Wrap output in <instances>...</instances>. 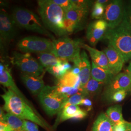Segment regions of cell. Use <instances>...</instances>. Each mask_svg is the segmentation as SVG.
Masks as SVG:
<instances>
[{"instance_id": "cell-1", "label": "cell", "mask_w": 131, "mask_h": 131, "mask_svg": "<svg viewBox=\"0 0 131 131\" xmlns=\"http://www.w3.org/2000/svg\"><path fill=\"white\" fill-rule=\"evenodd\" d=\"M4 101V109L23 120H26L50 130V127L31 104L27 103L10 89L5 90L2 96Z\"/></svg>"}, {"instance_id": "cell-2", "label": "cell", "mask_w": 131, "mask_h": 131, "mask_svg": "<svg viewBox=\"0 0 131 131\" xmlns=\"http://www.w3.org/2000/svg\"><path fill=\"white\" fill-rule=\"evenodd\" d=\"M38 12L47 29L60 38L68 34L65 25V12L52 0L38 1Z\"/></svg>"}, {"instance_id": "cell-3", "label": "cell", "mask_w": 131, "mask_h": 131, "mask_svg": "<svg viewBox=\"0 0 131 131\" xmlns=\"http://www.w3.org/2000/svg\"><path fill=\"white\" fill-rule=\"evenodd\" d=\"M104 38L117 50L126 62L131 58V28L122 22L116 28L108 29Z\"/></svg>"}, {"instance_id": "cell-4", "label": "cell", "mask_w": 131, "mask_h": 131, "mask_svg": "<svg viewBox=\"0 0 131 131\" xmlns=\"http://www.w3.org/2000/svg\"><path fill=\"white\" fill-rule=\"evenodd\" d=\"M11 15L17 26L48 37L52 40L55 39L42 23L41 19L33 11L23 7H16Z\"/></svg>"}, {"instance_id": "cell-5", "label": "cell", "mask_w": 131, "mask_h": 131, "mask_svg": "<svg viewBox=\"0 0 131 131\" xmlns=\"http://www.w3.org/2000/svg\"><path fill=\"white\" fill-rule=\"evenodd\" d=\"M43 109L48 115L52 116L59 113L69 98L59 91L57 86L46 85L38 95Z\"/></svg>"}, {"instance_id": "cell-6", "label": "cell", "mask_w": 131, "mask_h": 131, "mask_svg": "<svg viewBox=\"0 0 131 131\" xmlns=\"http://www.w3.org/2000/svg\"><path fill=\"white\" fill-rule=\"evenodd\" d=\"M52 41V53L63 61L72 62L79 59L81 56L80 48L82 41L80 39H72L63 36Z\"/></svg>"}, {"instance_id": "cell-7", "label": "cell", "mask_w": 131, "mask_h": 131, "mask_svg": "<svg viewBox=\"0 0 131 131\" xmlns=\"http://www.w3.org/2000/svg\"><path fill=\"white\" fill-rule=\"evenodd\" d=\"M10 59L12 64L18 67L24 74L41 76L46 71L39 62L29 53L13 52Z\"/></svg>"}, {"instance_id": "cell-8", "label": "cell", "mask_w": 131, "mask_h": 131, "mask_svg": "<svg viewBox=\"0 0 131 131\" xmlns=\"http://www.w3.org/2000/svg\"><path fill=\"white\" fill-rule=\"evenodd\" d=\"M17 47L20 51L29 53H52L53 50L52 40L36 36H29L21 39L17 43Z\"/></svg>"}, {"instance_id": "cell-9", "label": "cell", "mask_w": 131, "mask_h": 131, "mask_svg": "<svg viewBox=\"0 0 131 131\" xmlns=\"http://www.w3.org/2000/svg\"><path fill=\"white\" fill-rule=\"evenodd\" d=\"M125 7L122 1H109L105 6L103 17V19L107 24L108 29L116 28L122 24L124 19Z\"/></svg>"}, {"instance_id": "cell-10", "label": "cell", "mask_w": 131, "mask_h": 131, "mask_svg": "<svg viewBox=\"0 0 131 131\" xmlns=\"http://www.w3.org/2000/svg\"><path fill=\"white\" fill-rule=\"evenodd\" d=\"M89 9L74 7L66 12L64 23L68 34L82 28L85 23Z\"/></svg>"}, {"instance_id": "cell-11", "label": "cell", "mask_w": 131, "mask_h": 131, "mask_svg": "<svg viewBox=\"0 0 131 131\" xmlns=\"http://www.w3.org/2000/svg\"><path fill=\"white\" fill-rule=\"evenodd\" d=\"M131 89V76L127 72H121L115 75L106 84L103 94L104 99L109 101L113 94L120 90L129 91Z\"/></svg>"}, {"instance_id": "cell-12", "label": "cell", "mask_w": 131, "mask_h": 131, "mask_svg": "<svg viewBox=\"0 0 131 131\" xmlns=\"http://www.w3.org/2000/svg\"><path fill=\"white\" fill-rule=\"evenodd\" d=\"M17 25L12 15H9L4 9H1L0 12V38L1 42L6 43L14 38Z\"/></svg>"}, {"instance_id": "cell-13", "label": "cell", "mask_w": 131, "mask_h": 131, "mask_svg": "<svg viewBox=\"0 0 131 131\" xmlns=\"http://www.w3.org/2000/svg\"><path fill=\"white\" fill-rule=\"evenodd\" d=\"M108 29L107 23L103 19H98L91 23L88 26L86 37L90 45L95 46L104 38Z\"/></svg>"}, {"instance_id": "cell-14", "label": "cell", "mask_w": 131, "mask_h": 131, "mask_svg": "<svg viewBox=\"0 0 131 131\" xmlns=\"http://www.w3.org/2000/svg\"><path fill=\"white\" fill-rule=\"evenodd\" d=\"M103 52L107 57L109 68L111 72L115 76L121 73L125 63L122 55L109 44Z\"/></svg>"}, {"instance_id": "cell-15", "label": "cell", "mask_w": 131, "mask_h": 131, "mask_svg": "<svg viewBox=\"0 0 131 131\" xmlns=\"http://www.w3.org/2000/svg\"><path fill=\"white\" fill-rule=\"evenodd\" d=\"M0 83L4 86L10 89L27 103L31 104L16 85L9 69L2 63L0 64Z\"/></svg>"}, {"instance_id": "cell-16", "label": "cell", "mask_w": 131, "mask_h": 131, "mask_svg": "<svg viewBox=\"0 0 131 131\" xmlns=\"http://www.w3.org/2000/svg\"><path fill=\"white\" fill-rule=\"evenodd\" d=\"M43 76H36L22 73L20 78L24 85L31 93L38 96L46 86L43 79Z\"/></svg>"}, {"instance_id": "cell-17", "label": "cell", "mask_w": 131, "mask_h": 131, "mask_svg": "<svg viewBox=\"0 0 131 131\" xmlns=\"http://www.w3.org/2000/svg\"><path fill=\"white\" fill-rule=\"evenodd\" d=\"M82 48H83L89 52L92 62L95 64L105 70L111 72L109 68L107 57L104 52L99 51L83 43L82 44Z\"/></svg>"}, {"instance_id": "cell-18", "label": "cell", "mask_w": 131, "mask_h": 131, "mask_svg": "<svg viewBox=\"0 0 131 131\" xmlns=\"http://www.w3.org/2000/svg\"><path fill=\"white\" fill-rule=\"evenodd\" d=\"M79 77L81 81V89L83 88L91 79V66L89 58L85 51L81 52Z\"/></svg>"}, {"instance_id": "cell-19", "label": "cell", "mask_w": 131, "mask_h": 131, "mask_svg": "<svg viewBox=\"0 0 131 131\" xmlns=\"http://www.w3.org/2000/svg\"><path fill=\"white\" fill-rule=\"evenodd\" d=\"M59 120L61 122L70 119H82L87 116V112L82 109L78 105H70L65 106L59 113Z\"/></svg>"}, {"instance_id": "cell-20", "label": "cell", "mask_w": 131, "mask_h": 131, "mask_svg": "<svg viewBox=\"0 0 131 131\" xmlns=\"http://www.w3.org/2000/svg\"><path fill=\"white\" fill-rule=\"evenodd\" d=\"M115 124L105 113H102L94 122L92 131H115Z\"/></svg>"}, {"instance_id": "cell-21", "label": "cell", "mask_w": 131, "mask_h": 131, "mask_svg": "<svg viewBox=\"0 0 131 131\" xmlns=\"http://www.w3.org/2000/svg\"><path fill=\"white\" fill-rule=\"evenodd\" d=\"M114 76L111 72L100 68L92 62L91 77L92 79L106 84Z\"/></svg>"}, {"instance_id": "cell-22", "label": "cell", "mask_w": 131, "mask_h": 131, "mask_svg": "<svg viewBox=\"0 0 131 131\" xmlns=\"http://www.w3.org/2000/svg\"><path fill=\"white\" fill-rule=\"evenodd\" d=\"M57 86L81 89V81L78 75L74 74L70 70L61 79L57 80Z\"/></svg>"}, {"instance_id": "cell-23", "label": "cell", "mask_w": 131, "mask_h": 131, "mask_svg": "<svg viewBox=\"0 0 131 131\" xmlns=\"http://www.w3.org/2000/svg\"><path fill=\"white\" fill-rule=\"evenodd\" d=\"M38 54V61L45 69V70L60 64L63 61L51 52H45Z\"/></svg>"}, {"instance_id": "cell-24", "label": "cell", "mask_w": 131, "mask_h": 131, "mask_svg": "<svg viewBox=\"0 0 131 131\" xmlns=\"http://www.w3.org/2000/svg\"><path fill=\"white\" fill-rule=\"evenodd\" d=\"M103 84H104L103 83L91 78L87 84L81 89L82 93L85 98L86 97H91L95 96L101 91Z\"/></svg>"}, {"instance_id": "cell-25", "label": "cell", "mask_w": 131, "mask_h": 131, "mask_svg": "<svg viewBox=\"0 0 131 131\" xmlns=\"http://www.w3.org/2000/svg\"><path fill=\"white\" fill-rule=\"evenodd\" d=\"M3 122H6L9 125L12 131H26L24 120L11 113H6L5 114Z\"/></svg>"}, {"instance_id": "cell-26", "label": "cell", "mask_w": 131, "mask_h": 131, "mask_svg": "<svg viewBox=\"0 0 131 131\" xmlns=\"http://www.w3.org/2000/svg\"><path fill=\"white\" fill-rule=\"evenodd\" d=\"M105 114L115 125L125 122L122 116V106L119 105L117 104L109 107Z\"/></svg>"}, {"instance_id": "cell-27", "label": "cell", "mask_w": 131, "mask_h": 131, "mask_svg": "<svg viewBox=\"0 0 131 131\" xmlns=\"http://www.w3.org/2000/svg\"><path fill=\"white\" fill-rule=\"evenodd\" d=\"M63 61L60 64L52 67L46 70L56 77L57 80L60 79L68 72H69L65 68L63 65Z\"/></svg>"}, {"instance_id": "cell-28", "label": "cell", "mask_w": 131, "mask_h": 131, "mask_svg": "<svg viewBox=\"0 0 131 131\" xmlns=\"http://www.w3.org/2000/svg\"><path fill=\"white\" fill-rule=\"evenodd\" d=\"M105 6L96 1L91 12V18L98 20L103 18Z\"/></svg>"}, {"instance_id": "cell-29", "label": "cell", "mask_w": 131, "mask_h": 131, "mask_svg": "<svg viewBox=\"0 0 131 131\" xmlns=\"http://www.w3.org/2000/svg\"><path fill=\"white\" fill-rule=\"evenodd\" d=\"M85 98V97H84V95L81 93L73 95L69 98L67 102L65 103L63 108L65 106H69L70 105H81L82 100Z\"/></svg>"}, {"instance_id": "cell-30", "label": "cell", "mask_w": 131, "mask_h": 131, "mask_svg": "<svg viewBox=\"0 0 131 131\" xmlns=\"http://www.w3.org/2000/svg\"><path fill=\"white\" fill-rule=\"evenodd\" d=\"M52 1L60 6L65 12L74 7L72 0H52Z\"/></svg>"}, {"instance_id": "cell-31", "label": "cell", "mask_w": 131, "mask_h": 131, "mask_svg": "<svg viewBox=\"0 0 131 131\" xmlns=\"http://www.w3.org/2000/svg\"><path fill=\"white\" fill-rule=\"evenodd\" d=\"M127 95V91L120 90L116 92L113 94L109 99V101L115 102H121L122 101Z\"/></svg>"}, {"instance_id": "cell-32", "label": "cell", "mask_w": 131, "mask_h": 131, "mask_svg": "<svg viewBox=\"0 0 131 131\" xmlns=\"http://www.w3.org/2000/svg\"><path fill=\"white\" fill-rule=\"evenodd\" d=\"M75 7L79 8H90L91 1L86 0H72Z\"/></svg>"}, {"instance_id": "cell-33", "label": "cell", "mask_w": 131, "mask_h": 131, "mask_svg": "<svg viewBox=\"0 0 131 131\" xmlns=\"http://www.w3.org/2000/svg\"><path fill=\"white\" fill-rule=\"evenodd\" d=\"M122 22L131 28V4H130L125 7L124 16Z\"/></svg>"}, {"instance_id": "cell-34", "label": "cell", "mask_w": 131, "mask_h": 131, "mask_svg": "<svg viewBox=\"0 0 131 131\" xmlns=\"http://www.w3.org/2000/svg\"><path fill=\"white\" fill-rule=\"evenodd\" d=\"M115 131H131V122L125 121L116 125L115 126Z\"/></svg>"}, {"instance_id": "cell-35", "label": "cell", "mask_w": 131, "mask_h": 131, "mask_svg": "<svg viewBox=\"0 0 131 131\" xmlns=\"http://www.w3.org/2000/svg\"><path fill=\"white\" fill-rule=\"evenodd\" d=\"M24 122L26 131H39L38 124L26 120H24Z\"/></svg>"}, {"instance_id": "cell-36", "label": "cell", "mask_w": 131, "mask_h": 131, "mask_svg": "<svg viewBox=\"0 0 131 131\" xmlns=\"http://www.w3.org/2000/svg\"><path fill=\"white\" fill-rule=\"evenodd\" d=\"M81 105H83L85 106L86 107L88 108V110H90L91 109L92 106V103L91 100H90L88 98L84 99L81 103Z\"/></svg>"}, {"instance_id": "cell-37", "label": "cell", "mask_w": 131, "mask_h": 131, "mask_svg": "<svg viewBox=\"0 0 131 131\" xmlns=\"http://www.w3.org/2000/svg\"><path fill=\"white\" fill-rule=\"evenodd\" d=\"M0 131H12V130L6 122H0Z\"/></svg>"}, {"instance_id": "cell-38", "label": "cell", "mask_w": 131, "mask_h": 131, "mask_svg": "<svg viewBox=\"0 0 131 131\" xmlns=\"http://www.w3.org/2000/svg\"><path fill=\"white\" fill-rule=\"evenodd\" d=\"M99 3L102 4V5H104L105 6H106V5H107L108 3L109 2V1H108L107 0H98L97 1Z\"/></svg>"}, {"instance_id": "cell-39", "label": "cell", "mask_w": 131, "mask_h": 131, "mask_svg": "<svg viewBox=\"0 0 131 131\" xmlns=\"http://www.w3.org/2000/svg\"><path fill=\"white\" fill-rule=\"evenodd\" d=\"M128 74L131 76V62L130 63L129 65L127 68L126 70L125 71Z\"/></svg>"}, {"instance_id": "cell-40", "label": "cell", "mask_w": 131, "mask_h": 131, "mask_svg": "<svg viewBox=\"0 0 131 131\" xmlns=\"http://www.w3.org/2000/svg\"><path fill=\"white\" fill-rule=\"evenodd\" d=\"M130 4H131V1H130Z\"/></svg>"}]
</instances>
